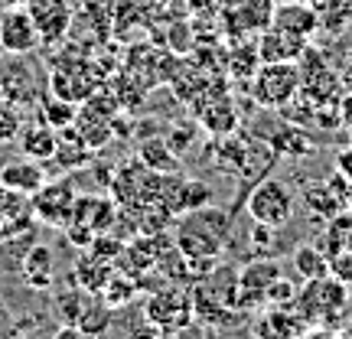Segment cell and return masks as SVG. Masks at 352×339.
Returning <instances> with one entry per match:
<instances>
[{
	"mask_svg": "<svg viewBox=\"0 0 352 339\" xmlns=\"http://www.w3.org/2000/svg\"><path fill=\"white\" fill-rule=\"evenodd\" d=\"M232 241V215L219 206H199L176 222L173 245L189 261H219Z\"/></svg>",
	"mask_w": 352,
	"mask_h": 339,
	"instance_id": "1",
	"label": "cell"
},
{
	"mask_svg": "<svg viewBox=\"0 0 352 339\" xmlns=\"http://www.w3.org/2000/svg\"><path fill=\"white\" fill-rule=\"evenodd\" d=\"M294 209H297V196H294L287 179H280V176H261L258 183H252L245 212L252 215L254 226L284 228L294 219Z\"/></svg>",
	"mask_w": 352,
	"mask_h": 339,
	"instance_id": "2",
	"label": "cell"
},
{
	"mask_svg": "<svg viewBox=\"0 0 352 339\" xmlns=\"http://www.w3.org/2000/svg\"><path fill=\"white\" fill-rule=\"evenodd\" d=\"M248 91L258 108L284 111L300 95V65L297 63H261L248 78Z\"/></svg>",
	"mask_w": 352,
	"mask_h": 339,
	"instance_id": "3",
	"label": "cell"
},
{
	"mask_svg": "<svg viewBox=\"0 0 352 339\" xmlns=\"http://www.w3.org/2000/svg\"><path fill=\"white\" fill-rule=\"evenodd\" d=\"M144 316L157 327H164L166 333L186 327L192 320V290L179 287V284H166V287L153 290L144 303Z\"/></svg>",
	"mask_w": 352,
	"mask_h": 339,
	"instance_id": "4",
	"label": "cell"
},
{
	"mask_svg": "<svg viewBox=\"0 0 352 339\" xmlns=\"http://www.w3.org/2000/svg\"><path fill=\"white\" fill-rule=\"evenodd\" d=\"M43 43L36 17L30 13V7H7L0 13V50L10 56H26Z\"/></svg>",
	"mask_w": 352,
	"mask_h": 339,
	"instance_id": "5",
	"label": "cell"
},
{
	"mask_svg": "<svg viewBox=\"0 0 352 339\" xmlns=\"http://www.w3.org/2000/svg\"><path fill=\"white\" fill-rule=\"evenodd\" d=\"M346 297H349V287L340 284L336 277H316V281H307V287L294 297V307L303 310V320H320L323 314H340L346 307Z\"/></svg>",
	"mask_w": 352,
	"mask_h": 339,
	"instance_id": "6",
	"label": "cell"
},
{
	"mask_svg": "<svg viewBox=\"0 0 352 339\" xmlns=\"http://www.w3.org/2000/svg\"><path fill=\"white\" fill-rule=\"evenodd\" d=\"M76 186L72 179H52V183H43V189H36L30 202H33V215L46 226L65 228L69 219H72V209H76Z\"/></svg>",
	"mask_w": 352,
	"mask_h": 339,
	"instance_id": "7",
	"label": "cell"
},
{
	"mask_svg": "<svg viewBox=\"0 0 352 339\" xmlns=\"http://www.w3.org/2000/svg\"><path fill=\"white\" fill-rule=\"evenodd\" d=\"M277 277H284L280 264L271 258H254L239 271V310L267 303V290Z\"/></svg>",
	"mask_w": 352,
	"mask_h": 339,
	"instance_id": "8",
	"label": "cell"
},
{
	"mask_svg": "<svg viewBox=\"0 0 352 339\" xmlns=\"http://www.w3.org/2000/svg\"><path fill=\"white\" fill-rule=\"evenodd\" d=\"M33 202L16 189L0 186V241H10L16 235H26L33 228Z\"/></svg>",
	"mask_w": 352,
	"mask_h": 339,
	"instance_id": "9",
	"label": "cell"
},
{
	"mask_svg": "<svg viewBox=\"0 0 352 339\" xmlns=\"http://www.w3.org/2000/svg\"><path fill=\"white\" fill-rule=\"evenodd\" d=\"M271 26L280 30V33H290V36H300L310 43V36L320 30V13H316V7L307 3V0H284V3L274 7Z\"/></svg>",
	"mask_w": 352,
	"mask_h": 339,
	"instance_id": "10",
	"label": "cell"
},
{
	"mask_svg": "<svg viewBox=\"0 0 352 339\" xmlns=\"http://www.w3.org/2000/svg\"><path fill=\"white\" fill-rule=\"evenodd\" d=\"M307 39L290 36V33H280L274 26H267L264 33H258L254 39V50H258V59L261 63H300V56L307 52Z\"/></svg>",
	"mask_w": 352,
	"mask_h": 339,
	"instance_id": "11",
	"label": "cell"
},
{
	"mask_svg": "<svg viewBox=\"0 0 352 339\" xmlns=\"http://www.w3.org/2000/svg\"><path fill=\"white\" fill-rule=\"evenodd\" d=\"M264 144L274 151L277 160H303V157H310V153L316 151V144L307 138V127L294 124V121L277 124L274 131L264 138Z\"/></svg>",
	"mask_w": 352,
	"mask_h": 339,
	"instance_id": "12",
	"label": "cell"
},
{
	"mask_svg": "<svg viewBox=\"0 0 352 339\" xmlns=\"http://www.w3.org/2000/svg\"><path fill=\"white\" fill-rule=\"evenodd\" d=\"M16 144H20V153H23V157L46 164V160H52V157H56V151H59V131H56V127H50L46 121H33V124L20 127V138H16Z\"/></svg>",
	"mask_w": 352,
	"mask_h": 339,
	"instance_id": "13",
	"label": "cell"
},
{
	"mask_svg": "<svg viewBox=\"0 0 352 339\" xmlns=\"http://www.w3.org/2000/svg\"><path fill=\"white\" fill-rule=\"evenodd\" d=\"M43 183H46V170L39 160L20 157V160H10V164L0 166V186L16 189L23 196H33L36 189H43Z\"/></svg>",
	"mask_w": 352,
	"mask_h": 339,
	"instance_id": "14",
	"label": "cell"
},
{
	"mask_svg": "<svg viewBox=\"0 0 352 339\" xmlns=\"http://www.w3.org/2000/svg\"><path fill=\"white\" fill-rule=\"evenodd\" d=\"M303 314H297V307L294 303H284L280 310H267V314L258 320V327H254V333H258V339H297L303 329Z\"/></svg>",
	"mask_w": 352,
	"mask_h": 339,
	"instance_id": "15",
	"label": "cell"
},
{
	"mask_svg": "<svg viewBox=\"0 0 352 339\" xmlns=\"http://www.w3.org/2000/svg\"><path fill=\"white\" fill-rule=\"evenodd\" d=\"M20 277L33 290L52 287V252L46 245H30V252L20 258Z\"/></svg>",
	"mask_w": 352,
	"mask_h": 339,
	"instance_id": "16",
	"label": "cell"
},
{
	"mask_svg": "<svg viewBox=\"0 0 352 339\" xmlns=\"http://www.w3.org/2000/svg\"><path fill=\"white\" fill-rule=\"evenodd\" d=\"M274 0H241L235 7V20H239V30H235V39L241 33H264L271 20H274Z\"/></svg>",
	"mask_w": 352,
	"mask_h": 339,
	"instance_id": "17",
	"label": "cell"
},
{
	"mask_svg": "<svg viewBox=\"0 0 352 339\" xmlns=\"http://www.w3.org/2000/svg\"><path fill=\"white\" fill-rule=\"evenodd\" d=\"M114 267L108 258H95V252L91 254H82V261L76 264V281L78 287L88 290V294H101L104 290V284L111 281Z\"/></svg>",
	"mask_w": 352,
	"mask_h": 339,
	"instance_id": "18",
	"label": "cell"
},
{
	"mask_svg": "<svg viewBox=\"0 0 352 339\" xmlns=\"http://www.w3.org/2000/svg\"><path fill=\"white\" fill-rule=\"evenodd\" d=\"M138 160L147 166V170H153V173H176V166H179V153H176L166 140L151 138V140H144V144H140Z\"/></svg>",
	"mask_w": 352,
	"mask_h": 339,
	"instance_id": "19",
	"label": "cell"
},
{
	"mask_svg": "<svg viewBox=\"0 0 352 339\" xmlns=\"http://www.w3.org/2000/svg\"><path fill=\"white\" fill-rule=\"evenodd\" d=\"M323 252L336 254V252H352V209H342L340 215H333L327 222V239L320 245Z\"/></svg>",
	"mask_w": 352,
	"mask_h": 339,
	"instance_id": "20",
	"label": "cell"
},
{
	"mask_svg": "<svg viewBox=\"0 0 352 339\" xmlns=\"http://www.w3.org/2000/svg\"><path fill=\"white\" fill-rule=\"evenodd\" d=\"M294 271L303 277V281H316V277H327L329 274V258L323 248L316 245H300L294 252Z\"/></svg>",
	"mask_w": 352,
	"mask_h": 339,
	"instance_id": "21",
	"label": "cell"
},
{
	"mask_svg": "<svg viewBox=\"0 0 352 339\" xmlns=\"http://www.w3.org/2000/svg\"><path fill=\"white\" fill-rule=\"evenodd\" d=\"M39 118H43L50 127H56V131H65V127H72V121L78 118L76 101H65V98H59V95H52L50 101L43 98V105H39Z\"/></svg>",
	"mask_w": 352,
	"mask_h": 339,
	"instance_id": "22",
	"label": "cell"
},
{
	"mask_svg": "<svg viewBox=\"0 0 352 339\" xmlns=\"http://www.w3.org/2000/svg\"><path fill=\"white\" fill-rule=\"evenodd\" d=\"M20 127H23V114L13 105L10 98L0 95V144H13L20 138Z\"/></svg>",
	"mask_w": 352,
	"mask_h": 339,
	"instance_id": "23",
	"label": "cell"
},
{
	"mask_svg": "<svg viewBox=\"0 0 352 339\" xmlns=\"http://www.w3.org/2000/svg\"><path fill=\"white\" fill-rule=\"evenodd\" d=\"M228 63H232V72L239 78H252L261 59H258V50L252 43V46H235V52H228Z\"/></svg>",
	"mask_w": 352,
	"mask_h": 339,
	"instance_id": "24",
	"label": "cell"
},
{
	"mask_svg": "<svg viewBox=\"0 0 352 339\" xmlns=\"http://www.w3.org/2000/svg\"><path fill=\"white\" fill-rule=\"evenodd\" d=\"M329 277H336L340 284L352 287V252L329 254Z\"/></svg>",
	"mask_w": 352,
	"mask_h": 339,
	"instance_id": "25",
	"label": "cell"
},
{
	"mask_svg": "<svg viewBox=\"0 0 352 339\" xmlns=\"http://www.w3.org/2000/svg\"><path fill=\"white\" fill-rule=\"evenodd\" d=\"M131 339H170V333H166L164 327H157V323H140V327L131 329Z\"/></svg>",
	"mask_w": 352,
	"mask_h": 339,
	"instance_id": "26",
	"label": "cell"
},
{
	"mask_svg": "<svg viewBox=\"0 0 352 339\" xmlns=\"http://www.w3.org/2000/svg\"><path fill=\"white\" fill-rule=\"evenodd\" d=\"M336 173L346 176L352 183V147H342V151L336 153Z\"/></svg>",
	"mask_w": 352,
	"mask_h": 339,
	"instance_id": "27",
	"label": "cell"
},
{
	"mask_svg": "<svg viewBox=\"0 0 352 339\" xmlns=\"http://www.w3.org/2000/svg\"><path fill=\"white\" fill-rule=\"evenodd\" d=\"M336 108H340V124L346 127V131H352V91H346V95H342Z\"/></svg>",
	"mask_w": 352,
	"mask_h": 339,
	"instance_id": "28",
	"label": "cell"
},
{
	"mask_svg": "<svg viewBox=\"0 0 352 339\" xmlns=\"http://www.w3.org/2000/svg\"><path fill=\"white\" fill-rule=\"evenodd\" d=\"M189 7H192V10H202V13H215L226 7V0H189Z\"/></svg>",
	"mask_w": 352,
	"mask_h": 339,
	"instance_id": "29",
	"label": "cell"
},
{
	"mask_svg": "<svg viewBox=\"0 0 352 339\" xmlns=\"http://www.w3.org/2000/svg\"><path fill=\"white\" fill-rule=\"evenodd\" d=\"M56 339H88V333L78 323H65L59 333H56Z\"/></svg>",
	"mask_w": 352,
	"mask_h": 339,
	"instance_id": "30",
	"label": "cell"
},
{
	"mask_svg": "<svg viewBox=\"0 0 352 339\" xmlns=\"http://www.w3.org/2000/svg\"><path fill=\"white\" fill-rule=\"evenodd\" d=\"M170 339H202V333L192 327V323H186V327L173 329V333H170Z\"/></svg>",
	"mask_w": 352,
	"mask_h": 339,
	"instance_id": "31",
	"label": "cell"
},
{
	"mask_svg": "<svg viewBox=\"0 0 352 339\" xmlns=\"http://www.w3.org/2000/svg\"><path fill=\"white\" fill-rule=\"evenodd\" d=\"M340 76H342V85H346V91H352V59H349L346 65H342Z\"/></svg>",
	"mask_w": 352,
	"mask_h": 339,
	"instance_id": "32",
	"label": "cell"
},
{
	"mask_svg": "<svg viewBox=\"0 0 352 339\" xmlns=\"http://www.w3.org/2000/svg\"><path fill=\"white\" fill-rule=\"evenodd\" d=\"M349 209H352V183H349Z\"/></svg>",
	"mask_w": 352,
	"mask_h": 339,
	"instance_id": "33",
	"label": "cell"
},
{
	"mask_svg": "<svg viewBox=\"0 0 352 339\" xmlns=\"http://www.w3.org/2000/svg\"><path fill=\"white\" fill-rule=\"evenodd\" d=\"M153 3H170V0H153Z\"/></svg>",
	"mask_w": 352,
	"mask_h": 339,
	"instance_id": "34",
	"label": "cell"
},
{
	"mask_svg": "<svg viewBox=\"0 0 352 339\" xmlns=\"http://www.w3.org/2000/svg\"><path fill=\"white\" fill-rule=\"evenodd\" d=\"M349 134H352V131H349Z\"/></svg>",
	"mask_w": 352,
	"mask_h": 339,
	"instance_id": "35",
	"label": "cell"
}]
</instances>
